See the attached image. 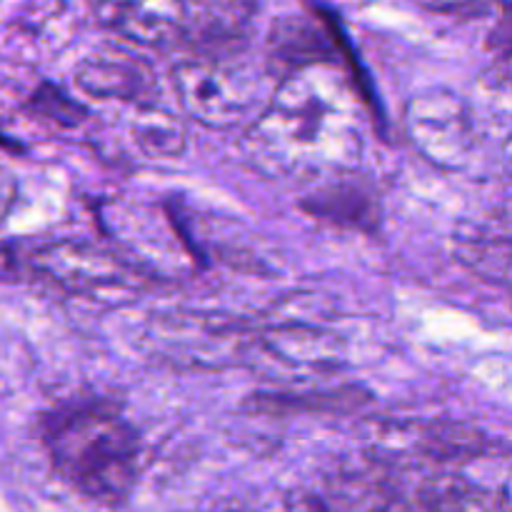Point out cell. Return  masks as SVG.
<instances>
[{"mask_svg": "<svg viewBox=\"0 0 512 512\" xmlns=\"http://www.w3.org/2000/svg\"><path fill=\"white\" fill-rule=\"evenodd\" d=\"M240 148L250 168L275 180H320L355 170L363 158L355 90L330 60L283 73Z\"/></svg>", "mask_w": 512, "mask_h": 512, "instance_id": "6da1fadb", "label": "cell"}, {"mask_svg": "<svg viewBox=\"0 0 512 512\" xmlns=\"http://www.w3.org/2000/svg\"><path fill=\"white\" fill-rule=\"evenodd\" d=\"M43 443L53 473L95 503H123L138 480V435L113 405L53 410L43 420Z\"/></svg>", "mask_w": 512, "mask_h": 512, "instance_id": "7a4b0ae2", "label": "cell"}, {"mask_svg": "<svg viewBox=\"0 0 512 512\" xmlns=\"http://www.w3.org/2000/svg\"><path fill=\"white\" fill-rule=\"evenodd\" d=\"M180 108L208 130H233L260 103V83L233 55H193L170 73Z\"/></svg>", "mask_w": 512, "mask_h": 512, "instance_id": "3957f363", "label": "cell"}, {"mask_svg": "<svg viewBox=\"0 0 512 512\" xmlns=\"http://www.w3.org/2000/svg\"><path fill=\"white\" fill-rule=\"evenodd\" d=\"M145 338L168 365L220 370L240 363L253 350L255 330L230 315L170 310L150 320Z\"/></svg>", "mask_w": 512, "mask_h": 512, "instance_id": "277c9868", "label": "cell"}, {"mask_svg": "<svg viewBox=\"0 0 512 512\" xmlns=\"http://www.w3.org/2000/svg\"><path fill=\"white\" fill-rule=\"evenodd\" d=\"M25 260L35 278L78 298L115 300L130 295L140 275L118 253L83 240H48L35 245Z\"/></svg>", "mask_w": 512, "mask_h": 512, "instance_id": "5b68a950", "label": "cell"}, {"mask_svg": "<svg viewBox=\"0 0 512 512\" xmlns=\"http://www.w3.org/2000/svg\"><path fill=\"white\" fill-rule=\"evenodd\" d=\"M405 133L413 148L440 170H463L478 150L470 105L445 88L425 90L405 103Z\"/></svg>", "mask_w": 512, "mask_h": 512, "instance_id": "8992f818", "label": "cell"}, {"mask_svg": "<svg viewBox=\"0 0 512 512\" xmlns=\"http://www.w3.org/2000/svg\"><path fill=\"white\" fill-rule=\"evenodd\" d=\"M108 230L115 238L118 253L133 268L143 273L158 270H180L188 248L183 245V233L173 228V218L165 213H153L143 205H110L105 213Z\"/></svg>", "mask_w": 512, "mask_h": 512, "instance_id": "52a82bcc", "label": "cell"}, {"mask_svg": "<svg viewBox=\"0 0 512 512\" xmlns=\"http://www.w3.org/2000/svg\"><path fill=\"white\" fill-rule=\"evenodd\" d=\"M100 28L145 50H168L185 43V0H93Z\"/></svg>", "mask_w": 512, "mask_h": 512, "instance_id": "ba28073f", "label": "cell"}, {"mask_svg": "<svg viewBox=\"0 0 512 512\" xmlns=\"http://www.w3.org/2000/svg\"><path fill=\"white\" fill-rule=\"evenodd\" d=\"M255 345L290 368L333 370L343 363V338L305 318H280L255 333Z\"/></svg>", "mask_w": 512, "mask_h": 512, "instance_id": "9c48e42d", "label": "cell"}, {"mask_svg": "<svg viewBox=\"0 0 512 512\" xmlns=\"http://www.w3.org/2000/svg\"><path fill=\"white\" fill-rule=\"evenodd\" d=\"M75 85L95 100L115 103H150L155 100V73L143 58L130 53H95L85 58L75 70Z\"/></svg>", "mask_w": 512, "mask_h": 512, "instance_id": "30bf717a", "label": "cell"}, {"mask_svg": "<svg viewBox=\"0 0 512 512\" xmlns=\"http://www.w3.org/2000/svg\"><path fill=\"white\" fill-rule=\"evenodd\" d=\"M255 0H185V43L195 55H233L248 40Z\"/></svg>", "mask_w": 512, "mask_h": 512, "instance_id": "8fae6325", "label": "cell"}, {"mask_svg": "<svg viewBox=\"0 0 512 512\" xmlns=\"http://www.w3.org/2000/svg\"><path fill=\"white\" fill-rule=\"evenodd\" d=\"M353 173L355 170L330 175L328 183L305 200V210L310 215L330 220V223L353 225V228L365 230L373 228L375 218H378V203H375L373 190L358 183Z\"/></svg>", "mask_w": 512, "mask_h": 512, "instance_id": "7c38bea8", "label": "cell"}, {"mask_svg": "<svg viewBox=\"0 0 512 512\" xmlns=\"http://www.w3.org/2000/svg\"><path fill=\"white\" fill-rule=\"evenodd\" d=\"M455 253L460 263L468 265L475 275L490 280L495 285L508 288L510 280V235L508 225H503L500 233L493 228H480L473 225L468 233H458L455 240Z\"/></svg>", "mask_w": 512, "mask_h": 512, "instance_id": "4fadbf2b", "label": "cell"}, {"mask_svg": "<svg viewBox=\"0 0 512 512\" xmlns=\"http://www.w3.org/2000/svg\"><path fill=\"white\" fill-rule=\"evenodd\" d=\"M130 133L135 145L150 158H178L188 148V130L183 120L153 100L135 105Z\"/></svg>", "mask_w": 512, "mask_h": 512, "instance_id": "5bb4252c", "label": "cell"}, {"mask_svg": "<svg viewBox=\"0 0 512 512\" xmlns=\"http://www.w3.org/2000/svg\"><path fill=\"white\" fill-rule=\"evenodd\" d=\"M330 60V45L325 35L305 18L278 20L270 33V63L280 65L283 73L310 63ZM280 73V75H283Z\"/></svg>", "mask_w": 512, "mask_h": 512, "instance_id": "9a60e30c", "label": "cell"}, {"mask_svg": "<svg viewBox=\"0 0 512 512\" xmlns=\"http://www.w3.org/2000/svg\"><path fill=\"white\" fill-rule=\"evenodd\" d=\"M38 105L40 110H43V115H48V118H53L55 123L60 125H78L83 123L85 115H88V110H85L83 105L75 103L73 98H68V95L60 88H55V85H43V88H40Z\"/></svg>", "mask_w": 512, "mask_h": 512, "instance_id": "2e32d148", "label": "cell"}, {"mask_svg": "<svg viewBox=\"0 0 512 512\" xmlns=\"http://www.w3.org/2000/svg\"><path fill=\"white\" fill-rule=\"evenodd\" d=\"M415 3L438 15H465L480 8V0H415Z\"/></svg>", "mask_w": 512, "mask_h": 512, "instance_id": "e0dca14e", "label": "cell"}, {"mask_svg": "<svg viewBox=\"0 0 512 512\" xmlns=\"http://www.w3.org/2000/svg\"><path fill=\"white\" fill-rule=\"evenodd\" d=\"M15 198H18V183H15V178L10 175V170H5L3 165H0V228H3V223L8 220Z\"/></svg>", "mask_w": 512, "mask_h": 512, "instance_id": "ac0fdd59", "label": "cell"}]
</instances>
